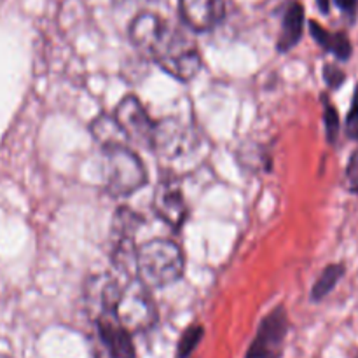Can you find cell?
<instances>
[{
  "label": "cell",
  "mask_w": 358,
  "mask_h": 358,
  "mask_svg": "<svg viewBox=\"0 0 358 358\" xmlns=\"http://www.w3.org/2000/svg\"><path fill=\"white\" fill-rule=\"evenodd\" d=\"M152 208L156 215L173 229H180L187 219V203H185L184 192H182L180 180L177 177H161L156 185L152 198Z\"/></svg>",
  "instance_id": "8"
},
{
  "label": "cell",
  "mask_w": 358,
  "mask_h": 358,
  "mask_svg": "<svg viewBox=\"0 0 358 358\" xmlns=\"http://www.w3.org/2000/svg\"><path fill=\"white\" fill-rule=\"evenodd\" d=\"M117 3H128V2H133V0H115Z\"/></svg>",
  "instance_id": "24"
},
{
  "label": "cell",
  "mask_w": 358,
  "mask_h": 358,
  "mask_svg": "<svg viewBox=\"0 0 358 358\" xmlns=\"http://www.w3.org/2000/svg\"><path fill=\"white\" fill-rule=\"evenodd\" d=\"M345 275V266L343 264H331L320 273V276L315 282L313 290H311V299L313 301H322L324 297H327L329 294L334 290V287L338 285L339 280Z\"/></svg>",
  "instance_id": "16"
},
{
  "label": "cell",
  "mask_w": 358,
  "mask_h": 358,
  "mask_svg": "<svg viewBox=\"0 0 358 358\" xmlns=\"http://www.w3.org/2000/svg\"><path fill=\"white\" fill-rule=\"evenodd\" d=\"M346 131L352 138H358V84L353 93L352 107H350L348 117H346Z\"/></svg>",
  "instance_id": "19"
},
{
  "label": "cell",
  "mask_w": 358,
  "mask_h": 358,
  "mask_svg": "<svg viewBox=\"0 0 358 358\" xmlns=\"http://www.w3.org/2000/svg\"><path fill=\"white\" fill-rule=\"evenodd\" d=\"M352 191L353 192H358V177L352 178Z\"/></svg>",
  "instance_id": "23"
},
{
  "label": "cell",
  "mask_w": 358,
  "mask_h": 358,
  "mask_svg": "<svg viewBox=\"0 0 358 358\" xmlns=\"http://www.w3.org/2000/svg\"><path fill=\"white\" fill-rule=\"evenodd\" d=\"M203 334H205V329L201 325H191V327L185 329L184 334L180 336V341H178L177 358H187L191 355L203 339Z\"/></svg>",
  "instance_id": "17"
},
{
  "label": "cell",
  "mask_w": 358,
  "mask_h": 358,
  "mask_svg": "<svg viewBox=\"0 0 358 358\" xmlns=\"http://www.w3.org/2000/svg\"><path fill=\"white\" fill-rule=\"evenodd\" d=\"M154 62L171 77L184 80V83L194 79L203 66L201 55L198 52L196 45L180 37L177 31L170 35L166 44L154 56Z\"/></svg>",
  "instance_id": "5"
},
{
  "label": "cell",
  "mask_w": 358,
  "mask_h": 358,
  "mask_svg": "<svg viewBox=\"0 0 358 358\" xmlns=\"http://www.w3.org/2000/svg\"><path fill=\"white\" fill-rule=\"evenodd\" d=\"M173 30L168 27L166 21L159 14L150 13V10L136 14L129 24V38H131L133 45L138 51L149 55L152 59L166 44Z\"/></svg>",
  "instance_id": "9"
},
{
  "label": "cell",
  "mask_w": 358,
  "mask_h": 358,
  "mask_svg": "<svg viewBox=\"0 0 358 358\" xmlns=\"http://www.w3.org/2000/svg\"><path fill=\"white\" fill-rule=\"evenodd\" d=\"M98 332L112 358H136L131 332L122 327L112 315L98 320Z\"/></svg>",
  "instance_id": "12"
},
{
  "label": "cell",
  "mask_w": 358,
  "mask_h": 358,
  "mask_svg": "<svg viewBox=\"0 0 358 358\" xmlns=\"http://www.w3.org/2000/svg\"><path fill=\"white\" fill-rule=\"evenodd\" d=\"M324 79H325V83H327L331 87H339L343 83H345L346 76H345V72L339 69V66L325 65Z\"/></svg>",
  "instance_id": "20"
},
{
  "label": "cell",
  "mask_w": 358,
  "mask_h": 358,
  "mask_svg": "<svg viewBox=\"0 0 358 358\" xmlns=\"http://www.w3.org/2000/svg\"><path fill=\"white\" fill-rule=\"evenodd\" d=\"M114 115L121 128L124 129L129 142L143 147V149H152V135L156 122H152L138 98L133 96V94L122 98L115 107Z\"/></svg>",
  "instance_id": "7"
},
{
  "label": "cell",
  "mask_w": 358,
  "mask_h": 358,
  "mask_svg": "<svg viewBox=\"0 0 358 358\" xmlns=\"http://www.w3.org/2000/svg\"><path fill=\"white\" fill-rule=\"evenodd\" d=\"M112 317L129 332L149 331L157 320V310L149 287L138 278L128 280L122 285Z\"/></svg>",
  "instance_id": "3"
},
{
  "label": "cell",
  "mask_w": 358,
  "mask_h": 358,
  "mask_svg": "<svg viewBox=\"0 0 358 358\" xmlns=\"http://www.w3.org/2000/svg\"><path fill=\"white\" fill-rule=\"evenodd\" d=\"M318 7H320L322 13L327 14L329 13V7H331V0H317Z\"/></svg>",
  "instance_id": "22"
},
{
  "label": "cell",
  "mask_w": 358,
  "mask_h": 358,
  "mask_svg": "<svg viewBox=\"0 0 358 358\" xmlns=\"http://www.w3.org/2000/svg\"><path fill=\"white\" fill-rule=\"evenodd\" d=\"M140 224H142V217L128 206L117 208L112 220L110 261L121 275L128 276V280L136 276L138 247H136L135 236L140 229Z\"/></svg>",
  "instance_id": "4"
},
{
  "label": "cell",
  "mask_w": 358,
  "mask_h": 358,
  "mask_svg": "<svg viewBox=\"0 0 358 358\" xmlns=\"http://www.w3.org/2000/svg\"><path fill=\"white\" fill-rule=\"evenodd\" d=\"M310 31L317 44H320L325 51L332 52L336 58L345 62L352 56V42L343 31H329L317 21H310Z\"/></svg>",
  "instance_id": "15"
},
{
  "label": "cell",
  "mask_w": 358,
  "mask_h": 358,
  "mask_svg": "<svg viewBox=\"0 0 358 358\" xmlns=\"http://www.w3.org/2000/svg\"><path fill=\"white\" fill-rule=\"evenodd\" d=\"M178 9L192 30L208 31L222 21L224 0H178Z\"/></svg>",
  "instance_id": "11"
},
{
  "label": "cell",
  "mask_w": 358,
  "mask_h": 358,
  "mask_svg": "<svg viewBox=\"0 0 358 358\" xmlns=\"http://www.w3.org/2000/svg\"><path fill=\"white\" fill-rule=\"evenodd\" d=\"M91 135L103 149L115 145H126V142H129L124 129L121 128V124L115 119V115L108 114H100L96 119H93V122H91Z\"/></svg>",
  "instance_id": "14"
},
{
  "label": "cell",
  "mask_w": 358,
  "mask_h": 358,
  "mask_svg": "<svg viewBox=\"0 0 358 358\" xmlns=\"http://www.w3.org/2000/svg\"><path fill=\"white\" fill-rule=\"evenodd\" d=\"M357 358H358V355H357Z\"/></svg>",
  "instance_id": "25"
},
{
  "label": "cell",
  "mask_w": 358,
  "mask_h": 358,
  "mask_svg": "<svg viewBox=\"0 0 358 358\" xmlns=\"http://www.w3.org/2000/svg\"><path fill=\"white\" fill-rule=\"evenodd\" d=\"M184 275V254L175 241L156 238L138 247L136 278L149 289H161L178 282Z\"/></svg>",
  "instance_id": "1"
},
{
  "label": "cell",
  "mask_w": 358,
  "mask_h": 358,
  "mask_svg": "<svg viewBox=\"0 0 358 358\" xmlns=\"http://www.w3.org/2000/svg\"><path fill=\"white\" fill-rule=\"evenodd\" d=\"M304 31V9L299 2H292L283 16L282 31L276 42V49L280 52H287L301 41Z\"/></svg>",
  "instance_id": "13"
},
{
  "label": "cell",
  "mask_w": 358,
  "mask_h": 358,
  "mask_svg": "<svg viewBox=\"0 0 358 358\" xmlns=\"http://www.w3.org/2000/svg\"><path fill=\"white\" fill-rule=\"evenodd\" d=\"M289 332V317L283 306L275 308L262 318L257 336L245 358H280Z\"/></svg>",
  "instance_id": "6"
},
{
  "label": "cell",
  "mask_w": 358,
  "mask_h": 358,
  "mask_svg": "<svg viewBox=\"0 0 358 358\" xmlns=\"http://www.w3.org/2000/svg\"><path fill=\"white\" fill-rule=\"evenodd\" d=\"M336 6L339 7V9H343L345 13H353V10L357 9V3L358 0H334Z\"/></svg>",
  "instance_id": "21"
},
{
  "label": "cell",
  "mask_w": 358,
  "mask_h": 358,
  "mask_svg": "<svg viewBox=\"0 0 358 358\" xmlns=\"http://www.w3.org/2000/svg\"><path fill=\"white\" fill-rule=\"evenodd\" d=\"M194 147V131L175 117L154 124L152 149L163 159H177Z\"/></svg>",
  "instance_id": "10"
},
{
  "label": "cell",
  "mask_w": 358,
  "mask_h": 358,
  "mask_svg": "<svg viewBox=\"0 0 358 358\" xmlns=\"http://www.w3.org/2000/svg\"><path fill=\"white\" fill-rule=\"evenodd\" d=\"M324 121L329 142H336L339 133V114L338 110H336L334 105H332L327 98H324Z\"/></svg>",
  "instance_id": "18"
},
{
  "label": "cell",
  "mask_w": 358,
  "mask_h": 358,
  "mask_svg": "<svg viewBox=\"0 0 358 358\" xmlns=\"http://www.w3.org/2000/svg\"><path fill=\"white\" fill-rule=\"evenodd\" d=\"M103 177L107 192L114 198H126L147 184V171L138 154L126 145L103 149Z\"/></svg>",
  "instance_id": "2"
}]
</instances>
